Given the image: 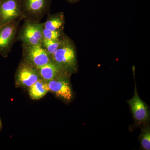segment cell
<instances>
[{"label":"cell","mask_w":150,"mask_h":150,"mask_svg":"<svg viewBox=\"0 0 150 150\" xmlns=\"http://www.w3.org/2000/svg\"><path fill=\"white\" fill-rule=\"evenodd\" d=\"M131 113L137 126H141L149 123L150 109L147 104L140 98L138 94L136 84L134 96L127 100Z\"/></svg>","instance_id":"52a82bcc"},{"label":"cell","mask_w":150,"mask_h":150,"mask_svg":"<svg viewBox=\"0 0 150 150\" xmlns=\"http://www.w3.org/2000/svg\"><path fill=\"white\" fill-rule=\"evenodd\" d=\"M2 123L1 120L0 118V131H1L2 129Z\"/></svg>","instance_id":"2e32d148"},{"label":"cell","mask_w":150,"mask_h":150,"mask_svg":"<svg viewBox=\"0 0 150 150\" xmlns=\"http://www.w3.org/2000/svg\"><path fill=\"white\" fill-rule=\"evenodd\" d=\"M67 1H68L69 2L75 3L77 1H79V0H67Z\"/></svg>","instance_id":"e0dca14e"},{"label":"cell","mask_w":150,"mask_h":150,"mask_svg":"<svg viewBox=\"0 0 150 150\" xmlns=\"http://www.w3.org/2000/svg\"><path fill=\"white\" fill-rule=\"evenodd\" d=\"M71 74L65 73L47 82L49 92L65 103H69L74 98V93L70 82Z\"/></svg>","instance_id":"5b68a950"},{"label":"cell","mask_w":150,"mask_h":150,"mask_svg":"<svg viewBox=\"0 0 150 150\" xmlns=\"http://www.w3.org/2000/svg\"><path fill=\"white\" fill-rule=\"evenodd\" d=\"M51 5V0H21L23 20L40 22L48 13Z\"/></svg>","instance_id":"7a4b0ae2"},{"label":"cell","mask_w":150,"mask_h":150,"mask_svg":"<svg viewBox=\"0 0 150 150\" xmlns=\"http://www.w3.org/2000/svg\"><path fill=\"white\" fill-rule=\"evenodd\" d=\"M21 2V0H0V25L23 19Z\"/></svg>","instance_id":"9c48e42d"},{"label":"cell","mask_w":150,"mask_h":150,"mask_svg":"<svg viewBox=\"0 0 150 150\" xmlns=\"http://www.w3.org/2000/svg\"><path fill=\"white\" fill-rule=\"evenodd\" d=\"M28 88L30 96L33 100L41 99L49 92L48 83L42 79L38 80Z\"/></svg>","instance_id":"8fae6325"},{"label":"cell","mask_w":150,"mask_h":150,"mask_svg":"<svg viewBox=\"0 0 150 150\" xmlns=\"http://www.w3.org/2000/svg\"><path fill=\"white\" fill-rule=\"evenodd\" d=\"M64 23V14L59 13L48 15L46 21L43 23V27L53 31H63Z\"/></svg>","instance_id":"7c38bea8"},{"label":"cell","mask_w":150,"mask_h":150,"mask_svg":"<svg viewBox=\"0 0 150 150\" xmlns=\"http://www.w3.org/2000/svg\"><path fill=\"white\" fill-rule=\"evenodd\" d=\"M141 134L139 137L141 148L142 150H150V126L149 123L141 126Z\"/></svg>","instance_id":"4fadbf2b"},{"label":"cell","mask_w":150,"mask_h":150,"mask_svg":"<svg viewBox=\"0 0 150 150\" xmlns=\"http://www.w3.org/2000/svg\"><path fill=\"white\" fill-rule=\"evenodd\" d=\"M63 38L56 40H48L43 38L40 43L41 46L51 56V58L61 44Z\"/></svg>","instance_id":"5bb4252c"},{"label":"cell","mask_w":150,"mask_h":150,"mask_svg":"<svg viewBox=\"0 0 150 150\" xmlns=\"http://www.w3.org/2000/svg\"><path fill=\"white\" fill-rule=\"evenodd\" d=\"M51 61L65 71L71 74L77 71L76 55L74 44L69 38L64 35L56 52L51 56Z\"/></svg>","instance_id":"6da1fadb"},{"label":"cell","mask_w":150,"mask_h":150,"mask_svg":"<svg viewBox=\"0 0 150 150\" xmlns=\"http://www.w3.org/2000/svg\"><path fill=\"white\" fill-rule=\"evenodd\" d=\"M37 69L41 79L47 82L52 80L65 73H68L52 61Z\"/></svg>","instance_id":"30bf717a"},{"label":"cell","mask_w":150,"mask_h":150,"mask_svg":"<svg viewBox=\"0 0 150 150\" xmlns=\"http://www.w3.org/2000/svg\"><path fill=\"white\" fill-rule=\"evenodd\" d=\"M20 18L5 24L0 25V55L6 58L8 56L16 41Z\"/></svg>","instance_id":"277c9868"},{"label":"cell","mask_w":150,"mask_h":150,"mask_svg":"<svg viewBox=\"0 0 150 150\" xmlns=\"http://www.w3.org/2000/svg\"><path fill=\"white\" fill-rule=\"evenodd\" d=\"M40 79L37 68L22 60L15 76L16 85L28 88Z\"/></svg>","instance_id":"ba28073f"},{"label":"cell","mask_w":150,"mask_h":150,"mask_svg":"<svg viewBox=\"0 0 150 150\" xmlns=\"http://www.w3.org/2000/svg\"><path fill=\"white\" fill-rule=\"evenodd\" d=\"M18 30L16 40L21 41L22 45L40 44L43 39V23L24 20Z\"/></svg>","instance_id":"3957f363"},{"label":"cell","mask_w":150,"mask_h":150,"mask_svg":"<svg viewBox=\"0 0 150 150\" xmlns=\"http://www.w3.org/2000/svg\"><path fill=\"white\" fill-rule=\"evenodd\" d=\"M64 36L63 31H53L46 29L43 27V38L48 40H56L61 39Z\"/></svg>","instance_id":"9a60e30c"},{"label":"cell","mask_w":150,"mask_h":150,"mask_svg":"<svg viewBox=\"0 0 150 150\" xmlns=\"http://www.w3.org/2000/svg\"><path fill=\"white\" fill-rule=\"evenodd\" d=\"M22 61L35 68L42 67L51 61V56L41 44L22 45Z\"/></svg>","instance_id":"8992f818"}]
</instances>
